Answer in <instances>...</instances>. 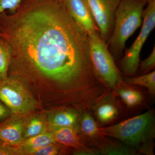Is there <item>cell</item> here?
Returning <instances> with one entry per match:
<instances>
[{
  "instance_id": "cell-6",
  "label": "cell",
  "mask_w": 155,
  "mask_h": 155,
  "mask_svg": "<svg viewBox=\"0 0 155 155\" xmlns=\"http://www.w3.org/2000/svg\"><path fill=\"white\" fill-rule=\"evenodd\" d=\"M0 101L14 114H25L33 111L38 104L22 83L8 78L0 83Z\"/></svg>"
},
{
  "instance_id": "cell-11",
  "label": "cell",
  "mask_w": 155,
  "mask_h": 155,
  "mask_svg": "<svg viewBox=\"0 0 155 155\" xmlns=\"http://www.w3.org/2000/svg\"><path fill=\"white\" fill-rule=\"evenodd\" d=\"M79 113L73 109H64L52 112L47 118L48 127H75Z\"/></svg>"
},
{
  "instance_id": "cell-10",
  "label": "cell",
  "mask_w": 155,
  "mask_h": 155,
  "mask_svg": "<svg viewBox=\"0 0 155 155\" xmlns=\"http://www.w3.org/2000/svg\"><path fill=\"white\" fill-rule=\"evenodd\" d=\"M20 115L10 116L0 125V140L12 146H18L23 141L28 119Z\"/></svg>"
},
{
  "instance_id": "cell-16",
  "label": "cell",
  "mask_w": 155,
  "mask_h": 155,
  "mask_svg": "<svg viewBox=\"0 0 155 155\" xmlns=\"http://www.w3.org/2000/svg\"><path fill=\"white\" fill-rule=\"evenodd\" d=\"M127 84L139 85L148 89L150 93L154 95L155 94V71L134 78L127 77L123 81Z\"/></svg>"
},
{
  "instance_id": "cell-20",
  "label": "cell",
  "mask_w": 155,
  "mask_h": 155,
  "mask_svg": "<svg viewBox=\"0 0 155 155\" xmlns=\"http://www.w3.org/2000/svg\"><path fill=\"white\" fill-rule=\"evenodd\" d=\"M155 46H154L152 51L148 57L142 61L139 65L138 68L143 74H146L155 68Z\"/></svg>"
},
{
  "instance_id": "cell-23",
  "label": "cell",
  "mask_w": 155,
  "mask_h": 155,
  "mask_svg": "<svg viewBox=\"0 0 155 155\" xmlns=\"http://www.w3.org/2000/svg\"><path fill=\"white\" fill-rule=\"evenodd\" d=\"M23 155L18 146H12L0 140V155Z\"/></svg>"
},
{
  "instance_id": "cell-4",
  "label": "cell",
  "mask_w": 155,
  "mask_h": 155,
  "mask_svg": "<svg viewBox=\"0 0 155 155\" xmlns=\"http://www.w3.org/2000/svg\"><path fill=\"white\" fill-rule=\"evenodd\" d=\"M88 35L91 60L97 77L108 88H116L121 86L123 81L107 43L99 32Z\"/></svg>"
},
{
  "instance_id": "cell-18",
  "label": "cell",
  "mask_w": 155,
  "mask_h": 155,
  "mask_svg": "<svg viewBox=\"0 0 155 155\" xmlns=\"http://www.w3.org/2000/svg\"><path fill=\"white\" fill-rule=\"evenodd\" d=\"M117 94L123 101L128 107H133L139 104L143 100V97L140 92L129 89H120Z\"/></svg>"
},
{
  "instance_id": "cell-1",
  "label": "cell",
  "mask_w": 155,
  "mask_h": 155,
  "mask_svg": "<svg viewBox=\"0 0 155 155\" xmlns=\"http://www.w3.org/2000/svg\"><path fill=\"white\" fill-rule=\"evenodd\" d=\"M43 1L19 21L15 38L19 48L42 75L61 85L76 82L93 98H99L106 87L94 71L88 34L63 0Z\"/></svg>"
},
{
  "instance_id": "cell-14",
  "label": "cell",
  "mask_w": 155,
  "mask_h": 155,
  "mask_svg": "<svg viewBox=\"0 0 155 155\" xmlns=\"http://www.w3.org/2000/svg\"><path fill=\"white\" fill-rule=\"evenodd\" d=\"M47 119L42 115H35L28 119L23 134V140L48 131Z\"/></svg>"
},
{
  "instance_id": "cell-12",
  "label": "cell",
  "mask_w": 155,
  "mask_h": 155,
  "mask_svg": "<svg viewBox=\"0 0 155 155\" xmlns=\"http://www.w3.org/2000/svg\"><path fill=\"white\" fill-rule=\"evenodd\" d=\"M56 142L51 132H47L25 140L18 145L23 155H32L38 150Z\"/></svg>"
},
{
  "instance_id": "cell-7",
  "label": "cell",
  "mask_w": 155,
  "mask_h": 155,
  "mask_svg": "<svg viewBox=\"0 0 155 155\" xmlns=\"http://www.w3.org/2000/svg\"><path fill=\"white\" fill-rule=\"evenodd\" d=\"M122 0H86L102 38L107 43L114 29L115 14Z\"/></svg>"
},
{
  "instance_id": "cell-2",
  "label": "cell",
  "mask_w": 155,
  "mask_h": 155,
  "mask_svg": "<svg viewBox=\"0 0 155 155\" xmlns=\"http://www.w3.org/2000/svg\"><path fill=\"white\" fill-rule=\"evenodd\" d=\"M146 0H122L115 14L114 29L108 41L109 51L114 58L123 55L128 38L141 25Z\"/></svg>"
},
{
  "instance_id": "cell-22",
  "label": "cell",
  "mask_w": 155,
  "mask_h": 155,
  "mask_svg": "<svg viewBox=\"0 0 155 155\" xmlns=\"http://www.w3.org/2000/svg\"><path fill=\"white\" fill-rule=\"evenodd\" d=\"M23 0H0V16L7 10L15 12L20 7Z\"/></svg>"
},
{
  "instance_id": "cell-17",
  "label": "cell",
  "mask_w": 155,
  "mask_h": 155,
  "mask_svg": "<svg viewBox=\"0 0 155 155\" xmlns=\"http://www.w3.org/2000/svg\"><path fill=\"white\" fill-rule=\"evenodd\" d=\"M11 58V50L8 45L0 40V77L2 81L7 79Z\"/></svg>"
},
{
  "instance_id": "cell-19",
  "label": "cell",
  "mask_w": 155,
  "mask_h": 155,
  "mask_svg": "<svg viewBox=\"0 0 155 155\" xmlns=\"http://www.w3.org/2000/svg\"><path fill=\"white\" fill-rule=\"evenodd\" d=\"M101 149V153L105 155H134L135 153L134 150L129 147L122 146L113 144L111 143H105Z\"/></svg>"
},
{
  "instance_id": "cell-5",
  "label": "cell",
  "mask_w": 155,
  "mask_h": 155,
  "mask_svg": "<svg viewBox=\"0 0 155 155\" xmlns=\"http://www.w3.org/2000/svg\"><path fill=\"white\" fill-rule=\"evenodd\" d=\"M142 25L138 36L130 47L125 51L121 67L125 75H133L138 69L140 54L143 45L155 26V0L148 2L142 15Z\"/></svg>"
},
{
  "instance_id": "cell-21",
  "label": "cell",
  "mask_w": 155,
  "mask_h": 155,
  "mask_svg": "<svg viewBox=\"0 0 155 155\" xmlns=\"http://www.w3.org/2000/svg\"><path fill=\"white\" fill-rule=\"evenodd\" d=\"M58 143L55 142L41 148L32 153V155H56L61 153V146Z\"/></svg>"
},
{
  "instance_id": "cell-15",
  "label": "cell",
  "mask_w": 155,
  "mask_h": 155,
  "mask_svg": "<svg viewBox=\"0 0 155 155\" xmlns=\"http://www.w3.org/2000/svg\"><path fill=\"white\" fill-rule=\"evenodd\" d=\"M104 98L96 105L94 109H95L96 115L100 122L106 123L116 118L118 111L115 105L112 103L105 102Z\"/></svg>"
},
{
  "instance_id": "cell-25",
  "label": "cell",
  "mask_w": 155,
  "mask_h": 155,
  "mask_svg": "<svg viewBox=\"0 0 155 155\" xmlns=\"http://www.w3.org/2000/svg\"><path fill=\"white\" fill-rule=\"evenodd\" d=\"M2 81H3L2 80V78H1L0 77V83H1V82H2Z\"/></svg>"
},
{
  "instance_id": "cell-3",
  "label": "cell",
  "mask_w": 155,
  "mask_h": 155,
  "mask_svg": "<svg viewBox=\"0 0 155 155\" xmlns=\"http://www.w3.org/2000/svg\"><path fill=\"white\" fill-rule=\"evenodd\" d=\"M153 113L148 111L118 124L99 127V133L117 139L130 148L136 147L153 136Z\"/></svg>"
},
{
  "instance_id": "cell-9",
  "label": "cell",
  "mask_w": 155,
  "mask_h": 155,
  "mask_svg": "<svg viewBox=\"0 0 155 155\" xmlns=\"http://www.w3.org/2000/svg\"><path fill=\"white\" fill-rule=\"evenodd\" d=\"M75 22L90 35L99 32L86 0H63Z\"/></svg>"
},
{
  "instance_id": "cell-8",
  "label": "cell",
  "mask_w": 155,
  "mask_h": 155,
  "mask_svg": "<svg viewBox=\"0 0 155 155\" xmlns=\"http://www.w3.org/2000/svg\"><path fill=\"white\" fill-rule=\"evenodd\" d=\"M56 142L76 150V154L94 155L96 152L82 142L75 127H48Z\"/></svg>"
},
{
  "instance_id": "cell-13",
  "label": "cell",
  "mask_w": 155,
  "mask_h": 155,
  "mask_svg": "<svg viewBox=\"0 0 155 155\" xmlns=\"http://www.w3.org/2000/svg\"><path fill=\"white\" fill-rule=\"evenodd\" d=\"M78 120L81 131L85 137L94 142L95 145H101L103 136L100 135L98 127L94 119L87 112L83 113Z\"/></svg>"
},
{
  "instance_id": "cell-24",
  "label": "cell",
  "mask_w": 155,
  "mask_h": 155,
  "mask_svg": "<svg viewBox=\"0 0 155 155\" xmlns=\"http://www.w3.org/2000/svg\"><path fill=\"white\" fill-rule=\"evenodd\" d=\"M11 114L10 109L0 101V121H5L11 116Z\"/></svg>"
},
{
  "instance_id": "cell-26",
  "label": "cell",
  "mask_w": 155,
  "mask_h": 155,
  "mask_svg": "<svg viewBox=\"0 0 155 155\" xmlns=\"http://www.w3.org/2000/svg\"><path fill=\"white\" fill-rule=\"evenodd\" d=\"M146 1L148 2H149L150 1H151V0H146Z\"/></svg>"
}]
</instances>
